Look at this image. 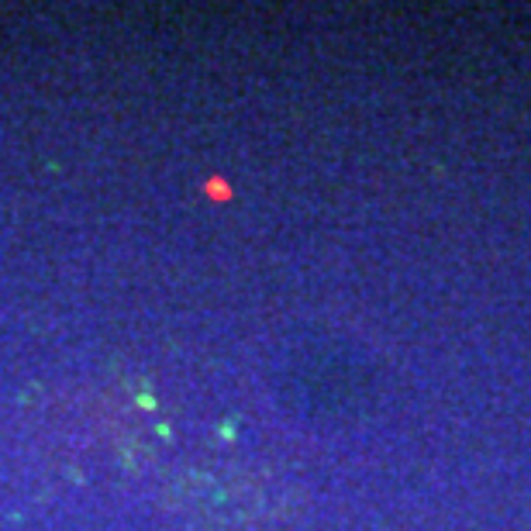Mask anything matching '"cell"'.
<instances>
[{
    "mask_svg": "<svg viewBox=\"0 0 531 531\" xmlns=\"http://www.w3.org/2000/svg\"><path fill=\"white\" fill-rule=\"evenodd\" d=\"M207 193H211V197H228V190H224V184H221L218 176H215V180H207Z\"/></svg>",
    "mask_w": 531,
    "mask_h": 531,
    "instance_id": "6da1fadb",
    "label": "cell"
}]
</instances>
